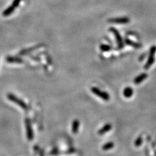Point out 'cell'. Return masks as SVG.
I'll use <instances>...</instances> for the list:
<instances>
[{
    "instance_id": "6da1fadb",
    "label": "cell",
    "mask_w": 156,
    "mask_h": 156,
    "mask_svg": "<svg viewBox=\"0 0 156 156\" xmlns=\"http://www.w3.org/2000/svg\"><path fill=\"white\" fill-rule=\"evenodd\" d=\"M7 98L8 99L11 101L13 103L16 104L17 106L20 107L21 108H22L24 110L27 111L28 110L29 107L27 106V105L25 103L24 101H23L22 100L20 99L19 98L16 96L15 95H14L12 93H9L7 94Z\"/></svg>"
},
{
    "instance_id": "7a4b0ae2",
    "label": "cell",
    "mask_w": 156,
    "mask_h": 156,
    "mask_svg": "<svg viewBox=\"0 0 156 156\" xmlns=\"http://www.w3.org/2000/svg\"><path fill=\"white\" fill-rule=\"evenodd\" d=\"M91 91L93 94L100 97V98H102L104 101H109V99H110V96H109L108 92L102 91L98 88L93 87L91 88Z\"/></svg>"
},
{
    "instance_id": "3957f363",
    "label": "cell",
    "mask_w": 156,
    "mask_h": 156,
    "mask_svg": "<svg viewBox=\"0 0 156 156\" xmlns=\"http://www.w3.org/2000/svg\"><path fill=\"white\" fill-rule=\"evenodd\" d=\"M25 125L27 133V138L29 141H32L34 138V133L33 131L31 120H30L29 118H25Z\"/></svg>"
},
{
    "instance_id": "277c9868",
    "label": "cell",
    "mask_w": 156,
    "mask_h": 156,
    "mask_svg": "<svg viewBox=\"0 0 156 156\" xmlns=\"http://www.w3.org/2000/svg\"><path fill=\"white\" fill-rule=\"evenodd\" d=\"M155 52H156V47L155 46H153V47H152V48L150 49L148 61L147 62H146V64L144 65V69L145 70H148L150 68V67L152 66V65L153 64V62H154V60H155L154 57H155Z\"/></svg>"
},
{
    "instance_id": "5b68a950",
    "label": "cell",
    "mask_w": 156,
    "mask_h": 156,
    "mask_svg": "<svg viewBox=\"0 0 156 156\" xmlns=\"http://www.w3.org/2000/svg\"><path fill=\"white\" fill-rule=\"evenodd\" d=\"M110 31L111 33H113L115 37L118 49H122L123 47H124V42L122 40V39L120 36L119 32L118 31V30H116L115 28H113V27L110 28Z\"/></svg>"
},
{
    "instance_id": "8992f818",
    "label": "cell",
    "mask_w": 156,
    "mask_h": 156,
    "mask_svg": "<svg viewBox=\"0 0 156 156\" xmlns=\"http://www.w3.org/2000/svg\"><path fill=\"white\" fill-rule=\"evenodd\" d=\"M109 23L112 24H127L129 22V19L127 17H121V18H111L108 20Z\"/></svg>"
},
{
    "instance_id": "52a82bcc",
    "label": "cell",
    "mask_w": 156,
    "mask_h": 156,
    "mask_svg": "<svg viewBox=\"0 0 156 156\" xmlns=\"http://www.w3.org/2000/svg\"><path fill=\"white\" fill-rule=\"evenodd\" d=\"M7 62L9 63H18L21 64L24 62V60L22 58L18 57H13V56H8L6 58Z\"/></svg>"
},
{
    "instance_id": "ba28073f",
    "label": "cell",
    "mask_w": 156,
    "mask_h": 156,
    "mask_svg": "<svg viewBox=\"0 0 156 156\" xmlns=\"http://www.w3.org/2000/svg\"><path fill=\"white\" fill-rule=\"evenodd\" d=\"M148 77V74L146 73H143L139 75L137 78L134 80V83L135 85H139L141 83L143 82L144 80H145Z\"/></svg>"
},
{
    "instance_id": "9c48e42d",
    "label": "cell",
    "mask_w": 156,
    "mask_h": 156,
    "mask_svg": "<svg viewBox=\"0 0 156 156\" xmlns=\"http://www.w3.org/2000/svg\"><path fill=\"white\" fill-rule=\"evenodd\" d=\"M41 45H39V46H34V47H31V48H27V49H24V50H21L20 53H19V55H28L30 53H31L32 52H33L34 50H37V48H39V46H40Z\"/></svg>"
},
{
    "instance_id": "30bf717a",
    "label": "cell",
    "mask_w": 156,
    "mask_h": 156,
    "mask_svg": "<svg viewBox=\"0 0 156 156\" xmlns=\"http://www.w3.org/2000/svg\"><path fill=\"white\" fill-rule=\"evenodd\" d=\"M111 129H112V125L111 124H107L99 130L98 133L100 135H102L110 131Z\"/></svg>"
},
{
    "instance_id": "8fae6325",
    "label": "cell",
    "mask_w": 156,
    "mask_h": 156,
    "mask_svg": "<svg viewBox=\"0 0 156 156\" xmlns=\"http://www.w3.org/2000/svg\"><path fill=\"white\" fill-rule=\"evenodd\" d=\"M80 125V121H79L78 120H74V122H72V132L74 134L77 133L79 131Z\"/></svg>"
},
{
    "instance_id": "7c38bea8",
    "label": "cell",
    "mask_w": 156,
    "mask_h": 156,
    "mask_svg": "<svg viewBox=\"0 0 156 156\" xmlns=\"http://www.w3.org/2000/svg\"><path fill=\"white\" fill-rule=\"evenodd\" d=\"M133 94V90L132 89L131 87H127L125 88L124 90H123V95L124 96L127 98H131Z\"/></svg>"
},
{
    "instance_id": "4fadbf2b",
    "label": "cell",
    "mask_w": 156,
    "mask_h": 156,
    "mask_svg": "<svg viewBox=\"0 0 156 156\" xmlns=\"http://www.w3.org/2000/svg\"><path fill=\"white\" fill-rule=\"evenodd\" d=\"M15 9H16L15 7L13 5H11V6H9L7 9H5V10L3 11V16H5V17H7V16H9V15H12L14 13V11H15Z\"/></svg>"
},
{
    "instance_id": "5bb4252c",
    "label": "cell",
    "mask_w": 156,
    "mask_h": 156,
    "mask_svg": "<svg viewBox=\"0 0 156 156\" xmlns=\"http://www.w3.org/2000/svg\"><path fill=\"white\" fill-rule=\"evenodd\" d=\"M125 44H127V45L131 46L135 48H141V46L140 44L137 43V42H133L132 40H131L130 39H127V38L125 39Z\"/></svg>"
},
{
    "instance_id": "9a60e30c",
    "label": "cell",
    "mask_w": 156,
    "mask_h": 156,
    "mask_svg": "<svg viewBox=\"0 0 156 156\" xmlns=\"http://www.w3.org/2000/svg\"><path fill=\"white\" fill-rule=\"evenodd\" d=\"M114 146H115V144H114L113 142H109V143H107L102 146V150L105 151L111 150V149H112Z\"/></svg>"
},
{
    "instance_id": "2e32d148",
    "label": "cell",
    "mask_w": 156,
    "mask_h": 156,
    "mask_svg": "<svg viewBox=\"0 0 156 156\" xmlns=\"http://www.w3.org/2000/svg\"><path fill=\"white\" fill-rule=\"evenodd\" d=\"M100 49L103 52H108V51L111 50V47L109 45H106V44H102L100 46Z\"/></svg>"
},
{
    "instance_id": "e0dca14e",
    "label": "cell",
    "mask_w": 156,
    "mask_h": 156,
    "mask_svg": "<svg viewBox=\"0 0 156 156\" xmlns=\"http://www.w3.org/2000/svg\"><path fill=\"white\" fill-rule=\"evenodd\" d=\"M143 143V139H142V137L139 136L138 138L136 139L135 142V146L136 147H139L141 145V144Z\"/></svg>"
},
{
    "instance_id": "ac0fdd59",
    "label": "cell",
    "mask_w": 156,
    "mask_h": 156,
    "mask_svg": "<svg viewBox=\"0 0 156 156\" xmlns=\"http://www.w3.org/2000/svg\"><path fill=\"white\" fill-rule=\"evenodd\" d=\"M21 1H22V0H14L12 5H13L15 6L16 8H17L19 6Z\"/></svg>"
}]
</instances>
